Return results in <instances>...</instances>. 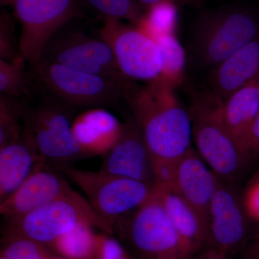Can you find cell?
I'll use <instances>...</instances> for the list:
<instances>
[{
	"mask_svg": "<svg viewBox=\"0 0 259 259\" xmlns=\"http://www.w3.org/2000/svg\"><path fill=\"white\" fill-rule=\"evenodd\" d=\"M259 35V16L239 4L204 10L191 28L189 53L192 64L210 71Z\"/></svg>",
	"mask_w": 259,
	"mask_h": 259,
	"instance_id": "cell-2",
	"label": "cell"
},
{
	"mask_svg": "<svg viewBox=\"0 0 259 259\" xmlns=\"http://www.w3.org/2000/svg\"><path fill=\"white\" fill-rule=\"evenodd\" d=\"M91 225L82 223L59 237L49 249L67 259H95L98 233Z\"/></svg>",
	"mask_w": 259,
	"mask_h": 259,
	"instance_id": "cell-21",
	"label": "cell"
},
{
	"mask_svg": "<svg viewBox=\"0 0 259 259\" xmlns=\"http://www.w3.org/2000/svg\"><path fill=\"white\" fill-rule=\"evenodd\" d=\"M52 259H67L66 258H64V257L61 256V255H54V257H53Z\"/></svg>",
	"mask_w": 259,
	"mask_h": 259,
	"instance_id": "cell-35",
	"label": "cell"
},
{
	"mask_svg": "<svg viewBox=\"0 0 259 259\" xmlns=\"http://www.w3.org/2000/svg\"><path fill=\"white\" fill-rule=\"evenodd\" d=\"M113 235L134 259L196 256L172 224L156 192L147 203L120 218L114 226Z\"/></svg>",
	"mask_w": 259,
	"mask_h": 259,
	"instance_id": "cell-4",
	"label": "cell"
},
{
	"mask_svg": "<svg viewBox=\"0 0 259 259\" xmlns=\"http://www.w3.org/2000/svg\"><path fill=\"white\" fill-rule=\"evenodd\" d=\"M100 32L111 48L118 69L126 79L150 82L161 76V50L156 40L142 28L106 18Z\"/></svg>",
	"mask_w": 259,
	"mask_h": 259,
	"instance_id": "cell-10",
	"label": "cell"
},
{
	"mask_svg": "<svg viewBox=\"0 0 259 259\" xmlns=\"http://www.w3.org/2000/svg\"><path fill=\"white\" fill-rule=\"evenodd\" d=\"M0 259H8V258H5V257L3 256V255H0Z\"/></svg>",
	"mask_w": 259,
	"mask_h": 259,
	"instance_id": "cell-36",
	"label": "cell"
},
{
	"mask_svg": "<svg viewBox=\"0 0 259 259\" xmlns=\"http://www.w3.org/2000/svg\"><path fill=\"white\" fill-rule=\"evenodd\" d=\"M177 161H153L156 185L173 189L176 179Z\"/></svg>",
	"mask_w": 259,
	"mask_h": 259,
	"instance_id": "cell-29",
	"label": "cell"
},
{
	"mask_svg": "<svg viewBox=\"0 0 259 259\" xmlns=\"http://www.w3.org/2000/svg\"><path fill=\"white\" fill-rule=\"evenodd\" d=\"M23 63H10L0 59L1 95L19 98L30 93L31 76L24 69Z\"/></svg>",
	"mask_w": 259,
	"mask_h": 259,
	"instance_id": "cell-25",
	"label": "cell"
},
{
	"mask_svg": "<svg viewBox=\"0 0 259 259\" xmlns=\"http://www.w3.org/2000/svg\"><path fill=\"white\" fill-rule=\"evenodd\" d=\"M123 123L103 109L88 110L72 123L76 139L89 156H103L115 144Z\"/></svg>",
	"mask_w": 259,
	"mask_h": 259,
	"instance_id": "cell-19",
	"label": "cell"
},
{
	"mask_svg": "<svg viewBox=\"0 0 259 259\" xmlns=\"http://www.w3.org/2000/svg\"><path fill=\"white\" fill-rule=\"evenodd\" d=\"M222 112L227 127L242 149L251 152L250 133L259 113V81L248 83L223 101Z\"/></svg>",
	"mask_w": 259,
	"mask_h": 259,
	"instance_id": "cell-20",
	"label": "cell"
},
{
	"mask_svg": "<svg viewBox=\"0 0 259 259\" xmlns=\"http://www.w3.org/2000/svg\"><path fill=\"white\" fill-rule=\"evenodd\" d=\"M175 88L159 76L144 88L133 85L125 97L153 161H176L192 146L190 114L177 98Z\"/></svg>",
	"mask_w": 259,
	"mask_h": 259,
	"instance_id": "cell-1",
	"label": "cell"
},
{
	"mask_svg": "<svg viewBox=\"0 0 259 259\" xmlns=\"http://www.w3.org/2000/svg\"><path fill=\"white\" fill-rule=\"evenodd\" d=\"M44 163L23 129L18 139L0 148V202L9 197Z\"/></svg>",
	"mask_w": 259,
	"mask_h": 259,
	"instance_id": "cell-17",
	"label": "cell"
},
{
	"mask_svg": "<svg viewBox=\"0 0 259 259\" xmlns=\"http://www.w3.org/2000/svg\"><path fill=\"white\" fill-rule=\"evenodd\" d=\"M15 0H0V3L3 6H6V5H13Z\"/></svg>",
	"mask_w": 259,
	"mask_h": 259,
	"instance_id": "cell-34",
	"label": "cell"
},
{
	"mask_svg": "<svg viewBox=\"0 0 259 259\" xmlns=\"http://www.w3.org/2000/svg\"><path fill=\"white\" fill-rule=\"evenodd\" d=\"M161 50L163 61L161 77L177 86L182 79L186 64V54L182 46L172 32L153 37Z\"/></svg>",
	"mask_w": 259,
	"mask_h": 259,
	"instance_id": "cell-22",
	"label": "cell"
},
{
	"mask_svg": "<svg viewBox=\"0 0 259 259\" xmlns=\"http://www.w3.org/2000/svg\"><path fill=\"white\" fill-rule=\"evenodd\" d=\"M32 77L68 105L97 106L125 97L130 80L107 77L78 71L39 59L30 64Z\"/></svg>",
	"mask_w": 259,
	"mask_h": 259,
	"instance_id": "cell-7",
	"label": "cell"
},
{
	"mask_svg": "<svg viewBox=\"0 0 259 259\" xmlns=\"http://www.w3.org/2000/svg\"><path fill=\"white\" fill-rule=\"evenodd\" d=\"M60 170L83 191L95 212L112 232L120 218L147 203L156 195V185L101 171L70 166Z\"/></svg>",
	"mask_w": 259,
	"mask_h": 259,
	"instance_id": "cell-5",
	"label": "cell"
},
{
	"mask_svg": "<svg viewBox=\"0 0 259 259\" xmlns=\"http://www.w3.org/2000/svg\"><path fill=\"white\" fill-rule=\"evenodd\" d=\"M0 59L10 63L25 61L15 36L14 20L5 11H2L0 15Z\"/></svg>",
	"mask_w": 259,
	"mask_h": 259,
	"instance_id": "cell-27",
	"label": "cell"
},
{
	"mask_svg": "<svg viewBox=\"0 0 259 259\" xmlns=\"http://www.w3.org/2000/svg\"><path fill=\"white\" fill-rule=\"evenodd\" d=\"M23 102L18 98L0 95V148L18 139L23 131L20 125Z\"/></svg>",
	"mask_w": 259,
	"mask_h": 259,
	"instance_id": "cell-26",
	"label": "cell"
},
{
	"mask_svg": "<svg viewBox=\"0 0 259 259\" xmlns=\"http://www.w3.org/2000/svg\"><path fill=\"white\" fill-rule=\"evenodd\" d=\"M137 1L142 8L148 11L151 8L161 3H171L174 5H185L194 3L197 0H137Z\"/></svg>",
	"mask_w": 259,
	"mask_h": 259,
	"instance_id": "cell-31",
	"label": "cell"
},
{
	"mask_svg": "<svg viewBox=\"0 0 259 259\" xmlns=\"http://www.w3.org/2000/svg\"><path fill=\"white\" fill-rule=\"evenodd\" d=\"M5 221L4 231L28 237L49 248L59 237L82 223L113 235L111 228L97 214L88 199L78 192Z\"/></svg>",
	"mask_w": 259,
	"mask_h": 259,
	"instance_id": "cell-6",
	"label": "cell"
},
{
	"mask_svg": "<svg viewBox=\"0 0 259 259\" xmlns=\"http://www.w3.org/2000/svg\"><path fill=\"white\" fill-rule=\"evenodd\" d=\"M13 5L22 25L20 54L30 64L56 32L83 15L77 0H15Z\"/></svg>",
	"mask_w": 259,
	"mask_h": 259,
	"instance_id": "cell-11",
	"label": "cell"
},
{
	"mask_svg": "<svg viewBox=\"0 0 259 259\" xmlns=\"http://www.w3.org/2000/svg\"><path fill=\"white\" fill-rule=\"evenodd\" d=\"M258 79V81H259V76H258V79Z\"/></svg>",
	"mask_w": 259,
	"mask_h": 259,
	"instance_id": "cell-37",
	"label": "cell"
},
{
	"mask_svg": "<svg viewBox=\"0 0 259 259\" xmlns=\"http://www.w3.org/2000/svg\"><path fill=\"white\" fill-rule=\"evenodd\" d=\"M76 192L67 181L44 163L14 193L0 202V214L5 219L18 217Z\"/></svg>",
	"mask_w": 259,
	"mask_h": 259,
	"instance_id": "cell-14",
	"label": "cell"
},
{
	"mask_svg": "<svg viewBox=\"0 0 259 259\" xmlns=\"http://www.w3.org/2000/svg\"><path fill=\"white\" fill-rule=\"evenodd\" d=\"M102 156L100 171L156 185L152 155L133 116L123 122L120 137Z\"/></svg>",
	"mask_w": 259,
	"mask_h": 259,
	"instance_id": "cell-12",
	"label": "cell"
},
{
	"mask_svg": "<svg viewBox=\"0 0 259 259\" xmlns=\"http://www.w3.org/2000/svg\"><path fill=\"white\" fill-rule=\"evenodd\" d=\"M104 19L127 20L136 26L144 22L145 15L137 0H83Z\"/></svg>",
	"mask_w": 259,
	"mask_h": 259,
	"instance_id": "cell-24",
	"label": "cell"
},
{
	"mask_svg": "<svg viewBox=\"0 0 259 259\" xmlns=\"http://www.w3.org/2000/svg\"><path fill=\"white\" fill-rule=\"evenodd\" d=\"M0 255L8 259H52L55 254L39 242L3 231Z\"/></svg>",
	"mask_w": 259,
	"mask_h": 259,
	"instance_id": "cell-23",
	"label": "cell"
},
{
	"mask_svg": "<svg viewBox=\"0 0 259 259\" xmlns=\"http://www.w3.org/2000/svg\"><path fill=\"white\" fill-rule=\"evenodd\" d=\"M258 76L259 35L209 71V92L224 101Z\"/></svg>",
	"mask_w": 259,
	"mask_h": 259,
	"instance_id": "cell-16",
	"label": "cell"
},
{
	"mask_svg": "<svg viewBox=\"0 0 259 259\" xmlns=\"http://www.w3.org/2000/svg\"><path fill=\"white\" fill-rule=\"evenodd\" d=\"M250 145L252 150L259 149V113L256 116L250 133Z\"/></svg>",
	"mask_w": 259,
	"mask_h": 259,
	"instance_id": "cell-33",
	"label": "cell"
},
{
	"mask_svg": "<svg viewBox=\"0 0 259 259\" xmlns=\"http://www.w3.org/2000/svg\"><path fill=\"white\" fill-rule=\"evenodd\" d=\"M95 259H134L125 245L114 235L98 234V244Z\"/></svg>",
	"mask_w": 259,
	"mask_h": 259,
	"instance_id": "cell-28",
	"label": "cell"
},
{
	"mask_svg": "<svg viewBox=\"0 0 259 259\" xmlns=\"http://www.w3.org/2000/svg\"><path fill=\"white\" fill-rule=\"evenodd\" d=\"M231 183L221 181L209 210L210 247L229 258L243 245L248 235L244 204Z\"/></svg>",
	"mask_w": 259,
	"mask_h": 259,
	"instance_id": "cell-13",
	"label": "cell"
},
{
	"mask_svg": "<svg viewBox=\"0 0 259 259\" xmlns=\"http://www.w3.org/2000/svg\"><path fill=\"white\" fill-rule=\"evenodd\" d=\"M222 103L207 92L194 97L188 111L197 152L220 180L233 184L244 170L250 154L227 127Z\"/></svg>",
	"mask_w": 259,
	"mask_h": 259,
	"instance_id": "cell-3",
	"label": "cell"
},
{
	"mask_svg": "<svg viewBox=\"0 0 259 259\" xmlns=\"http://www.w3.org/2000/svg\"><path fill=\"white\" fill-rule=\"evenodd\" d=\"M194 259H229V258L217 248L209 247L199 252Z\"/></svg>",
	"mask_w": 259,
	"mask_h": 259,
	"instance_id": "cell-32",
	"label": "cell"
},
{
	"mask_svg": "<svg viewBox=\"0 0 259 259\" xmlns=\"http://www.w3.org/2000/svg\"><path fill=\"white\" fill-rule=\"evenodd\" d=\"M156 197L180 236L195 255L210 247L208 228L198 213L171 188L156 185Z\"/></svg>",
	"mask_w": 259,
	"mask_h": 259,
	"instance_id": "cell-18",
	"label": "cell"
},
{
	"mask_svg": "<svg viewBox=\"0 0 259 259\" xmlns=\"http://www.w3.org/2000/svg\"><path fill=\"white\" fill-rule=\"evenodd\" d=\"M22 121L44 161L61 168L75 160L89 157L72 128L67 105L49 102L35 107L24 103Z\"/></svg>",
	"mask_w": 259,
	"mask_h": 259,
	"instance_id": "cell-8",
	"label": "cell"
},
{
	"mask_svg": "<svg viewBox=\"0 0 259 259\" xmlns=\"http://www.w3.org/2000/svg\"><path fill=\"white\" fill-rule=\"evenodd\" d=\"M221 181L192 146L177 161L172 190L193 207L208 230L209 206Z\"/></svg>",
	"mask_w": 259,
	"mask_h": 259,
	"instance_id": "cell-15",
	"label": "cell"
},
{
	"mask_svg": "<svg viewBox=\"0 0 259 259\" xmlns=\"http://www.w3.org/2000/svg\"><path fill=\"white\" fill-rule=\"evenodd\" d=\"M40 59L100 76L126 79L100 32L93 35L82 29L68 28V24L51 37Z\"/></svg>",
	"mask_w": 259,
	"mask_h": 259,
	"instance_id": "cell-9",
	"label": "cell"
},
{
	"mask_svg": "<svg viewBox=\"0 0 259 259\" xmlns=\"http://www.w3.org/2000/svg\"><path fill=\"white\" fill-rule=\"evenodd\" d=\"M243 204L250 217L259 221V180L245 194Z\"/></svg>",
	"mask_w": 259,
	"mask_h": 259,
	"instance_id": "cell-30",
	"label": "cell"
}]
</instances>
